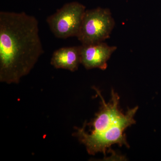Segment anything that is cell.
<instances>
[{"instance_id":"1","label":"cell","mask_w":161,"mask_h":161,"mask_svg":"<svg viewBox=\"0 0 161 161\" xmlns=\"http://www.w3.org/2000/svg\"><path fill=\"white\" fill-rule=\"evenodd\" d=\"M38 21L24 12H0V81L17 84L43 53Z\"/></svg>"},{"instance_id":"6","label":"cell","mask_w":161,"mask_h":161,"mask_svg":"<svg viewBox=\"0 0 161 161\" xmlns=\"http://www.w3.org/2000/svg\"><path fill=\"white\" fill-rule=\"evenodd\" d=\"M81 64L80 46L63 47L53 53L51 64L56 69L75 72Z\"/></svg>"},{"instance_id":"5","label":"cell","mask_w":161,"mask_h":161,"mask_svg":"<svg viewBox=\"0 0 161 161\" xmlns=\"http://www.w3.org/2000/svg\"><path fill=\"white\" fill-rule=\"evenodd\" d=\"M117 47L104 43H93L80 46L81 64L87 69L98 68L105 70L108 60Z\"/></svg>"},{"instance_id":"2","label":"cell","mask_w":161,"mask_h":161,"mask_svg":"<svg viewBox=\"0 0 161 161\" xmlns=\"http://www.w3.org/2000/svg\"><path fill=\"white\" fill-rule=\"evenodd\" d=\"M102 100V107L92 123L91 133L84 131V137L94 147L105 149L113 144H120L125 141L124 132L127 127L135 123L133 110L129 109L125 114L119 108V97L112 90V98L106 103L99 91L95 88Z\"/></svg>"},{"instance_id":"4","label":"cell","mask_w":161,"mask_h":161,"mask_svg":"<svg viewBox=\"0 0 161 161\" xmlns=\"http://www.w3.org/2000/svg\"><path fill=\"white\" fill-rule=\"evenodd\" d=\"M86 7L77 2L66 3L46 21L54 35L58 38L65 39L77 37L80 30Z\"/></svg>"},{"instance_id":"3","label":"cell","mask_w":161,"mask_h":161,"mask_svg":"<svg viewBox=\"0 0 161 161\" xmlns=\"http://www.w3.org/2000/svg\"><path fill=\"white\" fill-rule=\"evenodd\" d=\"M114 26L108 9L98 7L86 10L77 38L83 45L102 42L109 38Z\"/></svg>"}]
</instances>
